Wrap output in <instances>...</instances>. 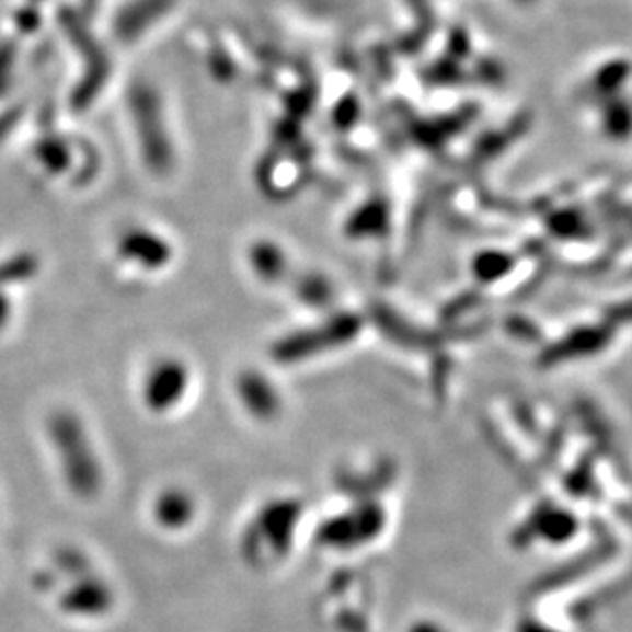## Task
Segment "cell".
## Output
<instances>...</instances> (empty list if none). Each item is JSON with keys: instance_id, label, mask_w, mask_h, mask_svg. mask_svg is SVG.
<instances>
[{"instance_id": "cell-4", "label": "cell", "mask_w": 632, "mask_h": 632, "mask_svg": "<svg viewBox=\"0 0 632 632\" xmlns=\"http://www.w3.org/2000/svg\"><path fill=\"white\" fill-rule=\"evenodd\" d=\"M154 516L158 525L179 530L195 516V504L185 492L170 490L156 499Z\"/></svg>"}, {"instance_id": "cell-2", "label": "cell", "mask_w": 632, "mask_h": 632, "mask_svg": "<svg viewBox=\"0 0 632 632\" xmlns=\"http://www.w3.org/2000/svg\"><path fill=\"white\" fill-rule=\"evenodd\" d=\"M186 386H188V377L181 363L176 360L158 363L154 369L150 370L146 386H143L146 403L154 412H169L183 400Z\"/></svg>"}, {"instance_id": "cell-3", "label": "cell", "mask_w": 632, "mask_h": 632, "mask_svg": "<svg viewBox=\"0 0 632 632\" xmlns=\"http://www.w3.org/2000/svg\"><path fill=\"white\" fill-rule=\"evenodd\" d=\"M111 606V591L105 584L99 579H87L80 582L70 594L64 598V608L72 614H84V617H96L103 614Z\"/></svg>"}, {"instance_id": "cell-1", "label": "cell", "mask_w": 632, "mask_h": 632, "mask_svg": "<svg viewBox=\"0 0 632 632\" xmlns=\"http://www.w3.org/2000/svg\"><path fill=\"white\" fill-rule=\"evenodd\" d=\"M49 436L62 463L64 478L80 497H93L103 485V471L96 461L91 438L80 420L60 412L49 420Z\"/></svg>"}]
</instances>
